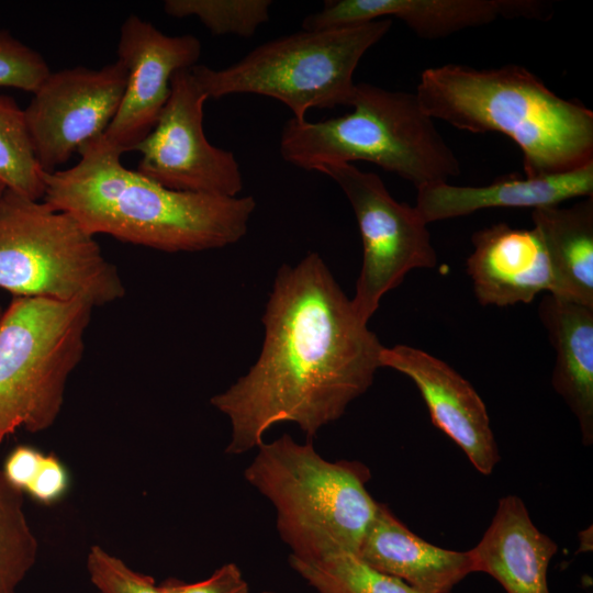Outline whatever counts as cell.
Segmentation results:
<instances>
[{
  "label": "cell",
  "instance_id": "f1b7e54d",
  "mask_svg": "<svg viewBox=\"0 0 593 593\" xmlns=\"http://www.w3.org/2000/svg\"><path fill=\"white\" fill-rule=\"evenodd\" d=\"M43 455L32 446L15 447L1 467L4 478L13 488L24 493L38 469Z\"/></svg>",
  "mask_w": 593,
  "mask_h": 593
},
{
  "label": "cell",
  "instance_id": "5bb4252c",
  "mask_svg": "<svg viewBox=\"0 0 593 593\" xmlns=\"http://www.w3.org/2000/svg\"><path fill=\"white\" fill-rule=\"evenodd\" d=\"M546 8L536 0H329L302 27L338 29L394 16L419 37L436 40L499 18L545 19Z\"/></svg>",
  "mask_w": 593,
  "mask_h": 593
},
{
  "label": "cell",
  "instance_id": "7402d4cb",
  "mask_svg": "<svg viewBox=\"0 0 593 593\" xmlns=\"http://www.w3.org/2000/svg\"><path fill=\"white\" fill-rule=\"evenodd\" d=\"M0 182L5 189L42 200L43 171L35 158L24 110L14 99L0 94Z\"/></svg>",
  "mask_w": 593,
  "mask_h": 593
},
{
  "label": "cell",
  "instance_id": "4316f807",
  "mask_svg": "<svg viewBox=\"0 0 593 593\" xmlns=\"http://www.w3.org/2000/svg\"><path fill=\"white\" fill-rule=\"evenodd\" d=\"M158 586L161 593H249L248 583L234 562L223 564L199 582L187 583L169 578Z\"/></svg>",
  "mask_w": 593,
  "mask_h": 593
},
{
  "label": "cell",
  "instance_id": "7c38bea8",
  "mask_svg": "<svg viewBox=\"0 0 593 593\" xmlns=\"http://www.w3.org/2000/svg\"><path fill=\"white\" fill-rule=\"evenodd\" d=\"M200 55L195 36H169L130 15L118 42V60L127 70V82L104 138L122 154L133 150L154 128L170 96L174 74L197 65Z\"/></svg>",
  "mask_w": 593,
  "mask_h": 593
},
{
  "label": "cell",
  "instance_id": "f546056e",
  "mask_svg": "<svg viewBox=\"0 0 593 593\" xmlns=\"http://www.w3.org/2000/svg\"><path fill=\"white\" fill-rule=\"evenodd\" d=\"M4 190H5V187L0 182V197L2 195Z\"/></svg>",
  "mask_w": 593,
  "mask_h": 593
},
{
  "label": "cell",
  "instance_id": "8fae6325",
  "mask_svg": "<svg viewBox=\"0 0 593 593\" xmlns=\"http://www.w3.org/2000/svg\"><path fill=\"white\" fill-rule=\"evenodd\" d=\"M126 82L127 70L118 59L100 69L77 66L49 72L24 109L43 172L57 170L82 145L104 134Z\"/></svg>",
  "mask_w": 593,
  "mask_h": 593
},
{
  "label": "cell",
  "instance_id": "9c48e42d",
  "mask_svg": "<svg viewBox=\"0 0 593 593\" xmlns=\"http://www.w3.org/2000/svg\"><path fill=\"white\" fill-rule=\"evenodd\" d=\"M317 171L339 186L358 223L363 254L351 303L368 324L381 298L410 271L436 266L430 233L416 208L398 202L378 175L354 164L326 165Z\"/></svg>",
  "mask_w": 593,
  "mask_h": 593
},
{
  "label": "cell",
  "instance_id": "ba28073f",
  "mask_svg": "<svg viewBox=\"0 0 593 593\" xmlns=\"http://www.w3.org/2000/svg\"><path fill=\"white\" fill-rule=\"evenodd\" d=\"M88 303L11 300L0 317V446L22 428L48 429L64 404L69 376L85 351Z\"/></svg>",
  "mask_w": 593,
  "mask_h": 593
},
{
  "label": "cell",
  "instance_id": "484cf974",
  "mask_svg": "<svg viewBox=\"0 0 593 593\" xmlns=\"http://www.w3.org/2000/svg\"><path fill=\"white\" fill-rule=\"evenodd\" d=\"M87 569L100 593H161L154 578L132 570L98 545L90 548Z\"/></svg>",
  "mask_w": 593,
  "mask_h": 593
},
{
  "label": "cell",
  "instance_id": "2e32d148",
  "mask_svg": "<svg viewBox=\"0 0 593 593\" xmlns=\"http://www.w3.org/2000/svg\"><path fill=\"white\" fill-rule=\"evenodd\" d=\"M557 550V544L533 523L522 499L506 495L469 552L474 572L491 575L506 593H550L548 567Z\"/></svg>",
  "mask_w": 593,
  "mask_h": 593
},
{
  "label": "cell",
  "instance_id": "277c9868",
  "mask_svg": "<svg viewBox=\"0 0 593 593\" xmlns=\"http://www.w3.org/2000/svg\"><path fill=\"white\" fill-rule=\"evenodd\" d=\"M353 111L320 122L290 119L279 149L299 168L317 171L326 165L365 160L396 174L416 190L447 182L460 174V163L416 92L355 83Z\"/></svg>",
  "mask_w": 593,
  "mask_h": 593
},
{
  "label": "cell",
  "instance_id": "83f0119b",
  "mask_svg": "<svg viewBox=\"0 0 593 593\" xmlns=\"http://www.w3.org/2000/svg\"><path fill=\"white\" fill-rule=\"evenodd\" d=\"M70 486V475L61 460L53 455H43L38 469L25 490L33 500L43 505L61 501Z\"/></svg>",
  "mask_w": 593,
  "mask_h": 593
},
{
  "label": "cell",
  "instance_id": "1f68e13d",
  "mask_svg": "<svg viewBox=\"0 0 593 593\" xmlns=\"http://www.w3.org/2000/svg\"><path fill=\"white\" fill-rule=\"evenodd\" d=\"M2 312H3V310H2V307L0 306V317H1Z\"/></svg>",
  "mask_w": 593,
  "mask_h": 593
},
{
  "label": "cell",
  "instance_id": "d6986e66",
  "mask_svg": "<svg viewBox=\"0 0 593 593\" xmlns=\"http://www.w3.org/2000/svg\"><path fill=\"white\" fill-rule=\"evenodd\" d=\"M540 321L556 350L551 383L577 417L581 439L593 443V307L544 293Z\"/></svg>",
  "mask_w": 593,
  "mask_h": 593
},
{
  "label": "cell",
  "instance_id": "44dd1931",
  "mask_svg": "<svg viewBox=\"0 0 593 593\" xmlns=\"http://www.w3.org/2000/svg\"><path fill=\"white\" fill-rule=\"evenodd\" d=\"M289 563L317 593H421L351 552L318 559L289 557Z\"/></svg>",
  "mask_w": 593,
  "mask_h": 593
},
{
  "label": "cell",
  "instance_id": "ffe728a7",
  "mask_svg": "<svg viewBox=\"0 0 593 593\" xmlns=\"http://www.w3.org/2000/svg\"><path fill=\"white\" fill-rule=\"evenodd\" d=\"M551 266L553 295L593 307V197L532 212Z\"/></svg>",
  "mask_w": 593,
  "mask_h": 593
},
{
  "label": "cell",
  "instance_id": "603a6c76",
  "mask_svg": "<svg viewBox=\"0 0 593 593\" xmlns=\"http://www.w3.org/2000/svg\"><path fill=\"white\" fill-rule=\"evenodd\" d=\"M37 551L38 542L24 512L23 493L7 481L0 467V593H18Z\"/></svg>",
  "mask_w": 593,
  "mask_h": 593
},
{
  "label": "cell",
  "instance_id": "30bf717a",
  "mask_svg": "<svg viewBox=\"0 0 593 593\" xmlns=\"http://www.w3.org/2000/svg\"><path fill=\"white\" fill-rule=\"evenodd\" d=\"M208 99L191 68L174 74L154 128L133 149L142 154L137 171L172 190L237 197L243 177L234 154L213 146L203 131Z\"/></svg>",
  "mask_w": 593,
  "mask_h": 593
},
{
  "label": "cell",
  "instance_id": "9a60e30c",
  "mask_svg": "<svg viewBox=\"0 0 593 593\" xmlns=\"http://www.w3.org/2000/svg\"><path fill=\"white\" fill-rule=\"evenodd\" d=\"M471 242L466 270L481 305L528 304L539 293H553L549 257L534 227L497 223L473 233Z\"/></svg>",
  "mask_w": 593,
  "mask_h": 593
},
{
  "label": "cell",
  "instance_id": "52a82bcc",
  "mask_svg": "<svg viewBox=\"0 0 593 593\" xmlns=\"http://www.w3.org/2000/svg\"><path fill=\"white\" fill-rule=\"evenodd\" d=\"M0 289L20 298L102 306L125 294L114 265L74 217L5 189L0 197Z\"/></svg>",
  "mask_w": 593,
  "mask_h": 593
},
{
  "label": "cell",
  "instance_id": "3957f363",
  "mask_svg": "<svg viewBox=\"0 0 593 593\" xmlns=\"http://www.w3.org/2000/svg\"><path fill=\"white\" fill-rule=\"evenodd\" d=\"M415 92L432 119L511 138L523 154L528 178L570 172L593 163V112L559 97L523 66L429 67L421 74Z\"/></svg>",
  "mask_w": 593,
  "mask_h": 593
},
{
  "label": "cell",
  "instance_id": "cb8c5ba5",
  "mask_svg": "<svg viewBox=\"0 0 593 593\" xmlns=\"http://www.w3.org/2000/svg\"><path fill=\"white\" fill-rule=\"evenodd\" d=\"M269 0H166L165 12L174 18H198L214 35L250 37L269 20Z\"/></svg>",
  "mask_w": 593,
  "mask_h": 593
},
{
  "label": "cell",
  "instance_id": "5b68a950",
  "mask_svg": "<svg viewBox=\"0 0 593 593\" xmlns=\"http://www.w3.org/2000/svg\"><path fill=\"white\" fill-rule=\"evenodd\" d=\"M256 449L244 478L275 507L290 557L357 555L379 505L367 489L369 468L357 460L329 461L311 439L302 444L288 434Z\"/></svg>",
  "mask_w": 593,
  "mask_h": 593
},
{
  "label": "cell",
  "instance_id": "e0dca14e",
  "mask_svg": "<svg viewBox=\"0 0 593 593\" xmlns=\"http://www.w3.org/2000/svg\"><path fill=\"white\" fill-rule=\"evenodd\" d=\"M357 556L421 593H450L474 572L469 550L455 551L425 541L383 503H379Z\"/></svg>",
  "mask_w": 593,
  "mask_h": 593
},
{
  "label": "cell",
  "instance_id": "6da1fadb",
  "mask_svg": "<svg viewBox=\"0 0 593 593\" xmlns=\"http://www.w3.org/2000/svg\"><path fill=\"white\" fill-rule=\"evenodd\" d=\"M261 320L258 359L210 400L230 421L228 455L257 448L280 423L298 425L312 440L381 367L383 346L316 253L279 268Z\"/></svg>",
  "mask_w": 593,
  "mask_h": 593
},
{
  "label": "cell",
  "instance_id": "ac0fdd59",
  "mask_svg": "<svg viewBox=\"0 0 593 593\" xmlns=\"http://www.w3.org/2000/svg\"><path fill=\"white\" fill-rule=\"evenodd\" d=\"M593 197V163L570 172L508 178L488 186L428 184L417 190L415 208L429 224L492 208L538 209L573 198Z\"/></svg>",
  "mask_w": 593,
  "mask_h": 593
},
{
  "label": "cell",
  "instance_id": "d4e9b609",
  "mask_svg": "<svg viewBox=\"0 0 593 593\" xmlns=\"http://www.w3.org/2000/svg\"><path fill=\"white\" fill-rule=\"evenodd\" d=\"M49 72L40 53L0 30V87L34 93Z\"/></svg>",
  "mask_w": 593,
  "mask_h": 593
},
{
  "label": "cell",
  "instance_id": "7a4b0ae2",
  "mask_svg": "<svg viewBox=\"0 0 593 593\" xmlns=\"http://www.w3.org/2000/svg\"><path fill=\"white\" fill-rule=\"evenodd\" d=\"M79 161L43 172V201L91 235L167 253L222 248L242 239L256 208L253 197H223L166 188L125 168L103 135L87 142Z\"/></svg>",
  "mask_w": 593,
  "mask_h": 593
},
{
  "label": "cell",
  "instance_id": "4dcf8cb0",
  "mask_svg": "<svg viewBox=\"0 0 593 593\" xmlns=\"http://www.w3.org/2000/svg\"><path fill=\"white\" fill-rule=\"evenodd\" d=\"M261 593H277V592H273V591H264Z\"/></svg>",
  "mask_w": 593,
  "mask_h": 593
},
{
  "label": "cell",
  "instance_id": "8992f818",
  "mask_svg": "<svg viewBox=\"0 0 593 593\" xmlns=\"http://www.w3.org/2000/svg\"><path fill=\"white\" fill-rule=\"evenodd\" d=\"M391 25V19H380L338 29L303 30L265 43L226 68L194 65L191 70L208 98L266 96L286 104L292 119L304 121L312 108L348 105L360 59Z\"/></svg>",
  "mask_w": 593,
  "mask_h": 593
},
{
  "label": "cell",
  "instance_id": "4fadbf2b",
  "mask_svg": "<svg viewBox=\"0 0 593 593\" xmlns=\"http://www.w3.org/2000/svg\"><path fill=\"white\" fill-rule=\"evenodd\" d=\"M380 366L409 377L417 387L433 424L444 432L482 474L500 461L484 402L471 383L441 359L407 345L383 347Z\"/></svg>",
  "mask_w": 593,
  "mask_h": 593
}]
</instances>
